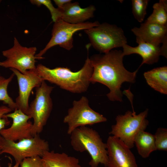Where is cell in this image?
<instances>
[{
    "label": "cell",
    "instance_id": "cell-15",
    "mask_svg": "<svg viewBox=\"0 0 167 167\" xmlns=\"http://www.w3.org/2000/svg\"><path fill=\"white\" fill-rule=\"evenodd\" d=\"M131 31L136 36V40L157 45L167 44V26L146 21L139 27H134Z\"/></svg>",
    "mask_w": 167,
    "mask_h": 167
},
{
    "label": "cell",
    "instance_id": "cell-16",
    "mask_svg": "<svg viewBox=\"0 0 167 167\" xmlns=\"http://www.w3.org/2000/svg\"><path fill=\"white\" fill-rule=\"evenodd\" d=\"M60 9L62 13L61 19L68 23L77 24L85 22L93 17L96 9L93 5L82 8L78 2H71Z\"/></svg>",
    "mask_w": 167,
    "mask_h": 167
},
{
    "label": "cell",
    "instance_id": "cell-3",
    "mask_svg": "<svg viewBox=\"0 0 167 167\" xmlns=\"http://www.w3.org/2000/svg\"><path fill=\"white\" fill-rule=\"evenodd\" d=\"M71 135V143L76 151H86L91 158L89 163L91 167H97L100 164L108 167V158L106 143H104L98 133L86 126L80 127Z\"/></svg>",
    "mask_w": 167,
    "mask_h": 167
},
{
    "label": "cell",
    "instance_id": "cell-8",
    "mask_svg": "<svg viewBox=\"0 0 167 167\" xmlns=\"http://www.w3.org/2000/svg\"><path fill=\"white\" fill-rule=\"evenodd\" d=\"M98 21L73 24L66 22L61 19L54 23L52 31V36L45 47L36 56L39 59H43L42 56L50 48L57 45L68 50L73 47V36L76 32L84 30L98 25Z\"/></svg>",
    "mask_w": 167,
    "mask_h": 167
},
{
    "label": "cell",
    "instance_id": "cell-12",
    "mask_svg": "<svg viewBox=\"0 0 167 167\" xmlns=\"http://www.w3.org/2000/svg\"><path fill=\"white\" fill-rule=\"evenodd\" d=\"M14 111L13 112L5 115L6 117L12 119V123L9 127L1 131L2 137L14 142L32 137V123L29 121L31 119L30 117L18 109Z\"/></svg>",
    "mask_w": 167,
    "mask_h": 167
},
{
    "label": "cell",
    "instance_id": "cell-10",
    "mask_svg": "<svg viewBox=\"0 0 167 167\" xmlns=\"http://www.w3.org/2000/svg\"><path fill=\"white\" fill-rule=\"evenodd\" d=\"M36 50L35 47L22 46L15 37L13 47L2 52L3 55L6 59L0 62V66L16 69L23 74L28 70H35L36 59H39L36 56Z\"/></svg>",
    "mask_w": 167,
    "mask_h": 167
},
{
    "label": "cell",
    "instance_id": "cell-21",
    "mask_svg": "<svg viewBox=\"0 0 167 167\" xmlns=\"http://www.w3.org/2000/svg\"><path fill=\"white\" fill-rule=\"evenodd\" d=\"M14 76L13 73L8 78L0 76V101L7 105L13 111L17 108L15 101L8 94L7 88Z\"/></svg>",
    "mask_w": 167,
    "mask_h": 167
},
{
    "label": "cell",
    "instance_id": "cell-14",
    "mask_svg": "<svg viewBox=\"0 0 167 167\" xmlns=\"http://www.w3.org/2000/svg\"><path fill=\"white\" fill-rule=\"evenodd\" d=\"M138 45L135 47L131 46L127 44L123 47L122 54L124 56L132 54L140 55L143 59L142 62L139 68L144 64H151L156 62L160 56L167 58V45H157L152 43L136 40Z\"/></svg>",
    "mask_w": 167,
    "mask_h": 167
},
{
    "label": "cell",
    "instance_id": "cell-27",
    "mask_svg": "<svg viewBox=\"0 0 167 167\" xmlns=\"http://www.w3.org/2000/svg\"><path fill=\"white\" fill-rule=\"evenodd\" d=\"M54 1L58 6V8L62 9L66 3L71 2V0H54Z\"/></svg>",
    "mask_w": 167,
    "mask_h": 167
},
{
    "label": "cell",
    "instance_id": "cell-11",
    "mask_svg": "<svg viewBox=\"0 0 167 167\" xmlns=\"http://www.w3.org/2000/svg\"><path fill=\"white\" fill-rule=\"evenodd\" d=\"M10 69L16 76L19 86V95L15 101L17 108L27 114L32 91L40 86L44 80L38 75L36 69L28 71L24 74L13 68Z\"/></svg>",
    "mask_w": 167,
    "mask_h": 167
},
{
    "label": "cell",
    "instance_id": "cell-19",
    "mask_svg": "<svg viewBox=\"0 0 167 167\" xmlns=\"http://www.w3.org/2000/svg\"><path fill=\"white\" fill-rule=\"evenodd\" d=\"M134 142L139 154L143 158L148 157L156 150L154 135L144 131H140L137 134Z\"/></svg>",
    "mask_w": 167,
    "mask_h": 167
},
{
    "label": "cell",
    "instance_id": "cell-25",
    "mask_svg": "<svg viewBox=\"0 0 167 167\" xmlns=\"http://www.w3.org/2000/svg\"><path fill=\"white\" fill-rule=\"evenodd\" d=\"M20 167H45V162L39 156L24 159L20 163Z\"/></svg>",
    "mask_w": 167,
    "mask_h": 167
},
{
    "label": "cell",
    "instance_id": "cell-7",
    "mask_svg": "<svg viewBox=\"0 0 167 167\" xmlns=\"http://www.w3.org/2000/svg\"><path fill=\"white\" fill-rule=\"evenodd\" d=\"M54 88L48 85L45 80L36 88L35 98L29 105L27 114L33 120L31 130L32 136L42 131L50 115L53 108L50 94Z\"/></svg>",
    "mask_w": 167,
    "mask_h": 167
},
{
    "label": "cell",
    "instance_id": "cell-4",
    "mask_svg": "<svg viewBox=\"0 0 167 167\" xmlns=\"http://www.w3.org/2000/svg\"><path fill=\"white\" fill-rule=\"evenodd\" d=\"M148 110L136 115L128 110L124 115H119L116 118V123L112 125L109 134L122 141L130 149L134 146V140L140 131H145L148 124L146 119Z\"/></svg>",
    "mask_w": 167,
    "mask_h": 167
},
{
    "label": "cell",
    "instance_id": "cell-29",
    "mask_svg": "<svg viewBox=\"0 0 167 167\" xmlns=\"http://www.w3.org/2000/svg\"><path fill=\"white\" fill-rule=\"evenodd\" d=\"M45 167H49L48 165L45 162Z\"/></svg>",
    "mask_w": 167,
    "mask_h": 167
},
{
    "label": "cell",
    "instance_id": "cell-20",
    "mask_svg": "<svg viewBox=\"0 0 167 167\" xmlns=\"http://www.w3.org/2000/svg\"><path fill=\"white\" fill-rule=\"evenodd\" d=\"M153 11L146 21L167 26V1L160 0L154 4Z\"/></svg>",
    "mask_w": 167,
    "mask_h": 167
},
{
    "label": "cell",
    "instance_id": "cell-28",
    "mask_svg": "<svg viewBox=\"0 0 167 167\" xmlns=\"http://www.w3.org/2000/svg\"><path fill=\"white\" fill-rule=\"evenodd\" d=\"M19 165H20L19 163L15 162V165L13 166H12L11 164L9 163L8 164V167H19ZM0 167H2L0 165Z\"/></svg>",
    "mask_w": 167,
    "mask_h": 167
},
{
    "label": "cell",
    "instance_id": "cell-1",
    "mask_svg": "<svg viewBox=\"0 0 167 167\" xmlns=\"http://www.w3.org/2000/svg\"><path fill=\"white\" fill-rule=\"evenodd\" d=\"M124 56L122 51L112 50L89 58L93 68L90 83L98 82L107 86L110 91L106 96L112 101H122L120 88L124 82L135 81L139 68L133 72L127 70L123 62Z\"/></svg>",
    "mask_w": 167,
    "mask_h": 167
},
{
    "label": "cell",
    "instance_id": "cell-18",
    "mask_svg": "<svg viewBox=\"0 0 167 167\" xmlns=\"http://www.w3.org/2000/svg\"><path fill=\"white\" fill-rule=\"evenodd\" d=\"M41 158L49 167H82L78 158L64 152L48 151Z\"/></svg>",
    "mask_w": 167,
    "mask_h": 167
},
{
    "label": "cell",
    "instance_id": "cell-6",
    "mask_svg": "<svg viewBox=\"0 0 167 167\" xmlns=\"http://www.w3.org/2000/svg\"><path fill=\"white\" fill-rule=\"evenodd\" d=\"M91 45L100 53H107L114 48L127 44L126 38L122 28L107 23L84 30Z\"/></svg>",
    "mask_w": 167,
    "mask_h": 167
},
{
    "label": "cell",
    "instance_id": "cell-5",
    "mask_svg": "<svg viewBox=\"0 0 167 167\" xmlns=\"http://www.w3.org/2000/svg\"><path fill=\"white\" fill-rule=\"evenodd\" d=\"M0 155L7 153L14 158L15 162L20 163L24 159L39 156L49 151L48 142L37 134L32 137L14 142L2 137L0 140Z\"/></svg>",
    "mask_w": 167,
    "mask_h": 167
},
{
    "label": "cell",
    "instance_id": "cell-2",
    "mask_svg": "<svg viewBox=\"0 0 167 167\" xmlns=\"http://www.w3.org/2000/svg\"><path fill=\"white\" fill-rule=\"evenodd\" d=\"M36 70L44 80L71 92L80 93L87 90L91 83L93 68L88 56L83 67L77 71H72L67 67L50 69L41 64L36 66Z\"/></svg>",
    "mask_w": 167,
    "mask_h": 167
},
{
    "label": "cell",
    "instance_id": "cell-22",
    "mask_svg": "<svg viewBox=\"0 0 167 167\" xmlns=\"http://www.w3.org/2000/svg\"><path fill=\"white\" fill-rule=\"evenodd\" d=\"M148 0H132V12L138 21L142 22L146 15Z\"/></svg>",
    "mask_w": 167,
    "mask_h": 167
},
{
    "label": "cell",
    "instance_id": "cell-13",
    "mask_svg": "<svg viewBox=\"0 0 167 167\" xmlns=\"http://www.w3.org/2000/svg\"><path fill=\"white\" fill-rule=\"evenodd\" d=\"M108 167H138L135 157L122 141L113 136L108 138Z\"/></svg>",
    "mask_w": 167,
    "mask_h": 167
},
{
    "label": "cell",
    "instance_id": "cell-23",
    "mask_svg": "<svg viewBox=\"0 0 167 167\" xmlns=\"http://www.w3.org/2000/svg\"><path fill=\"white\" fill-rule=\"evenodd\" d=\"M31 3L38 6L41 5L45 6L50 12L53 21L54 23L61 19L62 13L61 10L58 8H55L50 0H31Z\"/></svg>",
    "mask_w": 167,
    "mask_h": 167
},
{
    "label": "cell",
    "instance_id": "cell-26",
    "mask_svg": "<svg viewBox=\"0 0 167 167\" xmlns=\"http://www.w3.org/2000/svg\"><path fill=\"white\" fill-rule=\"evenodd\" d=\"M12 111L8 106L3 105L0 106V140L2 137L0 134L1 131L10 123L8 118L5 116V115Z\"/></svg>",
    "mask_w": 167,
    "mask_h": 167
},
{
    "label": "cell",
    "instance_id": "cell-30",
    "mask_svg": "<svg viewBox=\"0 0 167 167\" xmlns=\"http://www.w3.org/2000/svg\"><path fill=\"white\" fill-rule=\"evenodd\" d=\"M1 149V146H0V150Z\"/></svg>",
    "mask_w": 167,
    "mask_h": 167
},
{
    "label": "cell",
    "instance_id": "cell-9",
    "mask_svg": "<svg viewBox=\"0 0 167 167\" xmlns=\"http://www.w3.org/2000/svg\"><path fill=\"white\" fill-rule=\"evenodd\" d=\"M88 100L82 96L78 101H74L72 107L69 108L64 117L63 122L68 125L67 133L70 135L76 128L105 122L107 118L93 110L89 106Z\"/></svg>",
    "mask_w": 167,
    "mask_h": 167
},
{
    "label": "cell",
    "instance_id": "cell-17",
    "mask_svg": "<svg viewBox=\"0 0 167 167\" xmlns=\"http://www.w3.org/2000/svg\"><path fill=\"white\" fill-rule=\"evenodd\" d=\"M143 75L148 84L161 93L167 94V66H165L146 71Z\"/></svg>",
    "mask_w": 167,
    "mask_h": 167
},
{
    "label": "cell",
    "instance_id": "cell-24",
    "mask_svg": "<svg viewBox=\"0 0 167 167\" xmlns=\"http://www.w3.org/2000/svg\"><path fill=\"white\" fill-rule=\"evenodd\" d=\"M154 136L156 150L167 151V129L163 128H158Z\"/></svg>",
    "mask_w": 167,
    "mask_h": 167
}]
</instances>
